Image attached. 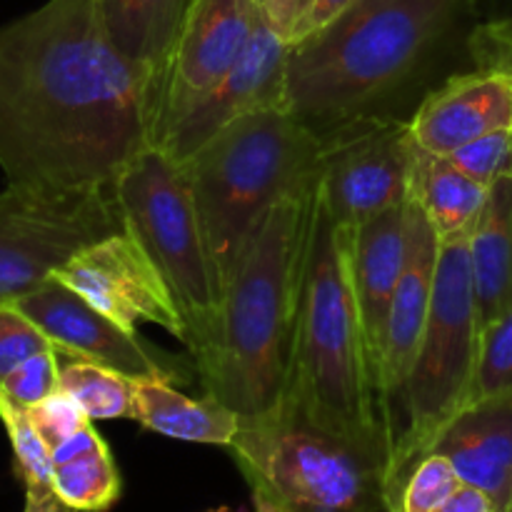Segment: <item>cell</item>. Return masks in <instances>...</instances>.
I'll return each instance as SVG.
<instances>
[{
    "label": "cell",
    "instance_id": "obj_1",
    "mask_svg": "<svg viewBox=\"0 0 512 512\" xmlns=\"http://www.w3.org/2000/svg\"><path fill=\"white\" fill-rule=\"evenodd\" d=\"M163 83L125 60L95 0H48L0 28V168L8 185L113 188L158 148Z\"/></svg>",
    "mask_w": 512,
    "mask_h": 512
},
{
    "label": "cell",
    "instance_id": "obj_2",
    "mask_svg": "<svg viewBox=\"0 0 512 512\" xmlns=\"http://www.w3.org/2000/svg\"><path fill=\"white\" fill-rule=\"evenodd\" d=\"M315 188L270 210L225 288L215 343L198 363L203 390L238 415L240 428L278 418L288 403Z\"/></svg>",
    "mask_w": 512,
    "mask_h": 512
},
{
    "label": "cell",
    "instance_id": "obj_3",
    "mask_svg": "<svg viewBox=\"0 0 512 512\" xmlns=\"http://www.w3.org/2000/svg\"><path fill=\"white\" fill-rule=\"evenodd\" d=\"M353 235L355 228L335 223L315 188L285 410L393 468V440L350 275Z\"/></svg>",
    "mask_w": 512,
    "mask_h": 512
},
{
    "label": "cell",
    "instance_id": "obj_4",
    "mask_svg": "<svg viewBox=\"0 0 512 512\" xmlns=\"http://www.w3.org/2000/svg\"><path fill=\"white\" fill-rule=\"evenodd\" d=\"M465 0H355L320 33L290 45L285 110L323 133L413 75Z\"/></svg>",
    "mask_w": 512,
    "mask_h": 512
},
{
    "label": "cell",
    "instance_id": "obj_5",
    "mask_svg": "<svg viewBox=\"0 0 512 512\" xmlns=\"http://www.w3.org/2000/svg\"><path fill=\"white\" fill-rule=\"evenodd\" d=\"M320 145L290 110L268 108L230 123L183 160L223 295L270 210L315 188Z\"/></svg>",
    "mask_w": 512,
    "mask_h": 512
},
{
    "label": "cell",
    "instance_id": "obj_6",
    "mask_svg": "<svg viewBox=\"0 0 512 512\" xmlns=\"http://www.w3.org/2000/svg\"><path fill=\"white\" fill-rule=\"evenodd\" d=\"M480 333L470 235H463L440 243L428 323L393 418L390 485L395 510L408 475L473 395Z\"/></svg>",
    "mask_w": 512,
    "mask_h": 512
},
{
    "label": "cell",
    "instance_id": "obj_7",
    "mask_svg": "<svg viewBox=\"0 0 512 512\" xmlns=\"http://www.w3.org/2000/svg\"><path fill=\"white\" fill-rule=\"evenodd\" d=\"M230 453L258 510L398 512L388 463L290 410L268 423L240 428Z\"/></svg>",
    "mask_w": 512,
    "mask_h": 512
},
{
    "label": "cell",
    "instance_id": "obj_8",
    "mask_svg": "<svg viewBox=\"0 0 512 512\" xmlns=\"http://www.w3.org/2000/svg\"><path fill=\"white\" fill-rule=\"evenodd\" d=\"M125 230L163 275L185 320V348L195 365L215 343L223 288L210 260L185 165L163 148H148L115 178Z\"/></svg>",
    "mask_w": 512,
    "mask_h": 512
},
{
    "label": "cell",
    "instance_id": "obj_9",
    "mask_svg": "<svg viewBox=\"0 0 512 512\" xmlns=\"http://www.w3.org/2000/svg\"><path fill=\"white\" fill-rule=\"evenodd\" d=\"M118 230L125 220L115 188L8 185L0 193V303L38 288L73 255Z\"/></svg>",
    "mask_w": 512,
    "mask_h": 512
},
{
    "label": "cell",
    "instance_id": "obj_10",
    "mask_svg": "<svg viewBox=\"0 0 512 512\" xmlns=\"http://www.w3.org/2000/svg\"><path fill=\"white\" fill-rule=\"evenodd\" d=\"M318 198L335 223L358 228L408 203L418 143L410 120L355 115L320 133Z\"/></svg>",
    "mask_w": 512,
    "mask_h": 512
},
{
    "label": "cell",
    "instance_id": "obj_11",
    "mask_svg": "<svg viewBox=\"0 0 512 512\" xmlns=\"http://www.w3.org/2000/svg\"><path fill=\"white\" fill-rule=\"evenodd\" d=\"M260 15L263 5L258 0H190L165 70L158 148L233 70Z\"/></svg>",
    "mask_w": 512,
    "mask_h": 512
},
{
    "label": "cell",
    "instance_id": "obj_12",
    "mask_svg": "<svg viewBox=\"0 0 512 512\" xmlns=\"http://www.w3.org/2000/svg\"><path fill=\"white\" fill-rule=\"evenodd\" d=\"M53 278L83 295L90 305L123 325L138 330V325H158L185 343L188 330L175 305L168 283L143 245L128 233L118 230L88 245L55 270Z\"/></svg>",
    "mask_w": 512,
    "mask_h": 512
},
{
    "label": "cell",
    "instance_id": "obj_13",
    "mask_svg": "<svg viewBox=\"0 0 512 512\" xmlns=\"http://www.w3.org/2000/svg\"><path fill=\"white\" fill-rule=\"evenodd\" d=\"M288 55L290 43L270 25L263 10L233 70L175 125L160 148L183 163L235 120L258 110L285 108Z\"/></svg>",
    "mask_w": 512,
    "mask_h": 512
},
{
    "label": "cell",
    "instance_id": "obj_14",
    "mask_svg": "<svg viewBox=\"0 0 512 512\" xmlns=\"http://www.w3.org/2000/svg\"><path fill=\"white\" fill-rule=\"evenodd\" d=\"M55 345L60 355L90 360L113 368L130 380H173L175 375L145 350L133 330H125L83 295L58 278H48L38 288L13 300Z\"/></svg>",
    "mask_w": 512,
    "mask_h": 512
},
{
    "label": "cell",
    "instance_id": "obj_15",
    "mask_svg": "<svg viewBox=\"0 0 512 512\" xmlns=\"http://www.w3.org/2000/svg\"><path fill=\"white\" fill-rule=\"evenodd\" d=\"M440 260V238L423 210L408 200V258L390 300L385 320L383 343H380L378 388L383 403L385 423L393 440V418L398 410L408 375L413 370L425 323L433 303L435 273Z\"/></svg>",
    "mask_w": 512,
    "mask_h": 512
},
{
    "label": "cell",
    "instance_id": "obj_16",
    "mask_svg": "<svg viewBox=\"0 0 512 512\" xmlns=\"http://www.w3.org/2000/svg\"><path fill=\"white\" fill-rule=\"evenodd\" d=\"M410 130L415 143L435 155H450L470 140L512 130V78L483 68L453 75L420 103Z\"/></svg>",
    "mask_w": 512,
    "mask_h": 512
},
{
    "label": "cell",
    "instance_id": "obj_17",
    "mask_svg": "<svg viewBox=\"0 0 512 512\" xmlns=\"http://www.w3.org/2000/svg\"><path fill=\"white\" fill-rule=\"evenodd\" d=\"M428 453L448 458L465 485L488 493L500 512H510L512 390L470 400L440 430Z\"/></svg>",
    "mask_w": 512,
    "mask_h": 512
},
{
    "label": "cell",
    "instance_id": "obj_18",
    "mask_svg": "<svg viewBox=\"0 0 512 512\" xmlns=\"http://www.w3.org/2000/svg\"><path fill=\"white\" fill-rule=\"evenodd\" d=\"M405 258H408V203L383 210L355 228L350 275H353L355 298H358L365 340H368L370 360H373L375 385H378L385 320H388L390 300L403 275Z\"/></svg>",
    "mask_w": 512,
    "mask_h": 512
},
{
    "label": "cell",
    "instance_id": "obj_19",
    "mask_svg": "<svg viewBox=\"0 0 512 512\" xmlns=\"http://www.w3.org/2000/svg\"><path fill=\"white\" fill-rule=\"evenodd\" d=\"M153 433L185 443L223 445L230 448L240 430V418L205 393L203 398H190L180 393L173 380H133V415Z\"/></svg>",
    "mask_w": 512,
    "mask_h": 512
},
{
    "label": "cell",
    "instance_id": "obj_20",
    "mask_svg": "<svg viewBox=\"0 0 512 512\" xmlns=\"http://www.w3.org/2000/svg\"><path fill=\"white\" fill-rule=\"evenodd\" d=\"M190 0H95L100 23L113 48L160 83Z\"/></svg>",
    "mask_w": 512,
    "mask_h": 512
},
{
    "label": "cell",
    "instance_id": "obj_21",
    "mask_svg": "<svg viewBox=\"0 0 512 512\" xmlns=\"http://www.w3.org/2000/svg\"><path fill=\"white\" fill-rule=\"evenodd\" d=\"M488 193L490 188L468 178L448 155H435L418 145L408 200L423 210L440 243L473 233Z\"/></svg>",
    "mask_w": 512,
    "mask_h": 512
},
{
    "label": "cell",
    "instance_id": "obj_22",
    "mask_svg": "<svg viewBox=\"0 0 512 512\" xmlns=\"http://www.w3.org/2000/svg\"><path fill=\"white\" fill-rule=\"evenodd\" d=\"M480 323L488 325L512 305V178L490 185L483 215L470 233Z\"/></svg>",
    "mask_w": 512,
    "mask_h": 512
},
{
    "label": "cell",
    "instance_id": "obj_23",
    "mask_svg": "<svg viewBox=\"0 0 512 512\" xmlns=\"http://www.w3.org/2000/svg\"><path fill=\"white\" fill-rule=\"evenodd\" d=\"M58 390L70 395L93 423L133 415V380L100 363L60 355Z\"/></svg>",
    "mask_w": 512,
    "mask_h": 512
},
{
    "label": "cell",
    "instance_id": "obj_24",
    "mask_svg": "<svg viewBox=\"0 0 512 512\" xmlns=\"http://www.w3.org/2000/svg\"><path fill=\"white\" fill-rule=\"evenodd\" d=\"M53 490L75 512H105L120 498V473L105 443L53 465Z\"/></svg>",
    "mask_w": 512,
    "mask_h": 512
},
{
    "label": "cell",
    "instance_id": "obj_25",
    "mask_svg": "<svg viewBox=\"0 0 512 512\" xmlns=\"http://www.w3.org/2000/svg\"><path fill=\"white\" fill-rule=\"evenodd\" d=\"M0 423L8 433L10 445H13L15 473L28 488H53V458L50 448L40 433L35 430L28 410L15 405L8 395L0 390Z\"/></svg>",
    "mask_w": 512,
    "mask_h": 512
},
{
    "label": "cell",
    "instance_id": "obj_26",
    "mask_svg": "<svg viewBox=\"0 0 512 512\" xmlns=\"http://www.w3.org/2000/svg\"><path fill=\"white\" fill-rule=\"evenodd\" d=\"M508 390H512V305L488 325H483L470 400L493 393H508Z\"/></svg>",
    "mask_w": 512,
    "mask_h": 512
},
{
    "label": "cell",
    "instance_id": "obj_27",
    "mask_svg": "<svg viewBox=\"0 0 512 512\" xmlns=\"http://www.w3.org/2000/svg\"><path fill=\"white\" fill-rule=\"evenodd\" d=\"M460 485L463 480L450 460L438 453H428L400 488L398 512H435Z\"/></svg>",
    "mask_w": 512,
    "mask_h": 512
},
{
    "label": "cell",
    "instance_id": "obj_28",
    "mask_svg": "<svg viewBox=\"0 0 512 512\" xmlns=\"http://www.w3.org/2000/svg\"><path fill=\"white\" fill-rule=\"evenodd\" d=\"M448 158L468 178L490 188L498 180L512 178V130H498V133L470 140L463 148L450 153Z\"/></svg>",
    "mask_w": 512,
    "mask_h": 512
},
{
    "label": "cell",
    "instance_id": "obj_29",
    "mask_svg": "<svg viewBox=\"0 0 512 512\" xmlns=\"http://www.w3.org/2000/svg\"><path fill=\"white\" fill-rule=\"evenodd\" d=\"M55 348L48 335L13 303H0V383L33 355Z\"/></svg>",
    "mask_w": 512,
    "mask_h": 512
},
{
    "label": "cell",
    "instance_id": "obj_30",
    "mask_svg": "<svg viewBox=\"0 0 512 512\" xmlns=\"http://www.w3.org/2000/svg\"><path fill=\"white\" fill-rule=\"evenodd\" d=\"M60 355L50 348L20 363L8 378L0 383V390L20 408H33L40 400L50 398L58 390Z\"/></svg>",
    "mask_w": 512,
    "mask_h": 512
},
{
    "label": "cell",
    "instance_id": "obj_31",
    "mask_svg": "<svg viewBox=\"0 0 512 512\" xmlns=\"http://www.w3.org/2000/svg\"><path fill=\"white\" fill-rule=\"evenodd\" d=\"M25 410H28L35 430H38L40 438L45 440V445H48L50 450H53L55 445L63 443L65 438H70L73 433H78L80 428L93 423V420L83 413V408H80L70 395H65L63 390H55L50 398L40 400L38 405Z\"/></svg>",
    "mask_w": 512,
    "mask_h": 512
},
{
    "label": "cell",
    "instance_id": "obj_32",
    "mask_svg": "<svg viewBox=\"0 0 512 512\" xmlns=\"http://www.w3.org/2000/svg\"><path fill=\"white\" fill-rule=\"evenodd\" d=\"M475 68L498 70L512 78V15L480 23L468 38Z\"/></svg>",
    "mask_w": 512,
    "mask_h": 512
},
{
    "label": "cell",
    "instance_id": "obj_33",
    "mask_svg": "<svg viewBox=\"0 0 512 512\" xmlns=\"http://www.w3.org/2000/svg\"><path fill=\"white\" fill-rule=\"evenodd\" d=\"M355 0H313L308 5V10L303 13V18L295 23L293 33H290L288 43H300V40L310 38V35L320 33L323 28H328L333 20H338L345 10L353 5Z\"/></svg>",
    "mask_w": 512,
    "mask_h": 512
},
{
    "label": "cell",
    "instance_id": "obj_34",
    "mask_svg": "<svg viewBox=\"0 0 512 512\" xmlns=\"http://www.w3.org/2000/svg\"><path fill=\"white\" fill-rule=\"evenodd\" d=\"M435 512H500V510L488 493L463 483Z\"/></svg>",
    "mask_w": 512,
    "mask_h": 512
},
{
    "label": "cell",
    "instance_id": "obj_35",
    "mask_svg": "<svg viewBox=\"0 0 512 512\" xmlns=\"http://www.w3.org/2000/svg\"><path fill=\"white\" fill-rule=\"evenodd\" d=\"M310 3H313V0H270L268 8H265V15H268L270 25L288 40L295 23L303 18V13L308 10Z\"/></svg>",
    "mask_w": 512,
    "mask_h": 512
},
{
    "label": "cell",
    "instance_id": "obj_36",
    "mask_svg": "<svg viewBox=\"0 0 512 512\" xmlns=\"http://www.w3.org/2000/svg\"><path fill=\"white\" fill-rule=\"evenodd\" d=\"M23 512H75L68 503L60 500L53 488H28L25 490Z\"/></svg>",
    "mask_w": 512,
    "mask_h": 512
},
{
    "label": "cell",
    "instance_id": "obj_37",
    "mask_svg": "<svg viewBox=\"0 0 512 512\" xmlns=\"http://www.w3.org/2000/svg\"><path fill=\"white\" fill-rule=\"evenodd\" d=\"M208 512H238V510H230V508H218V510H208ZM255 512H265V510H258V508H255Z\"/></svg>",
    "mask_w": 512,
    "mask_h": 512
},
{
    "label": "cell",
    "instance_id": "obj_38",
    "mask_svg": "<svg viewBox=\"0 0 512 512\" xmlns=\"http://www.w3.org/2000/svg\"><path fill=\"white\" fill-rule=\"evenodd\" d=\"M258 3L263 5V10H265V8H268V3H270V0H258Z\"/></svg>",
    "mask_w": 512,
    "mask_h": 512
},
{
    "label": "cell",
    "instance_id": "obj_39",
    "mask_svg": "<svg viewBox=\"0 0 512 512\" xmlns=\"http://www.w3.org/2000/svg\"><path fill=\"white\" fill-rule=\"evenodd\" d=\"M510 512H512V508H510Z\"/></svg>",
    "mask_w": 512,
    "mask_h": 512
}]
</instances>
